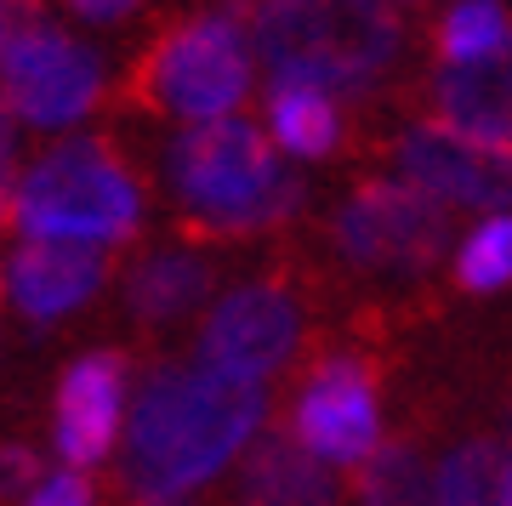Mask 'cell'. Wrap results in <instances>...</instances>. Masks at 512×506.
<instances>
[{
  "instance_id": "6da1fadb",
  "label": "cell",
  "mask_w": 512,
  "mask_h": 506,
  "mask_svg": "<svg viewBox=\"0 0 512 506\" xmlns=\"http://www.w3.org/2000/svg\"><path fill=\"white\" fill-rule=\"evenodd\" d=\"M262 381L228 376L217 364H160L148 370L126 416L120 484L131 501L183 506L222 467H234L262 433Z\"/></svg>"
},
{
  "instance_id": "7a4b0ae2",
  "label": "cell",
  "mask_w": 512,
  "mask_h": 506,
  "mask_svg": "<svg viewBox=\"0 0 512 506\" xmlns=\"http://www.w3.org/2000/svg\"><path fill=\"white\" fill-rule=\"evenodd\" d=\"M165 182L183 217L205 234H262L302 205V177L285 171L274 137L239 114L188 126L165 148Z\"/></svg>"
},
{
  "instance_id": "3957f363",
  "label": "cell",
  "mask_w": 512,
  "mask_h": 506,
  "mask_svg": "<svg viewBox=\"0 0 512 506\" xmlns=\"http://www.w3.org/2000/svg\"><path fill=\"white\" fill-rule=\"evenodd\" d=\"M251 46L274 80L359 97L399 57L393 0H251Z\"/></svg>"
},
{
  "instance_id": "277c9868",
  "label": "cell",
  "mask_w": 512,
  "mask_h": 506,
  "mask_svg": "<svg viewBox=\"0 0 512 506\" xmlns=\"http://www.w3.org/2000/svg\"><path fill=\"white\" fill-rule=\"evenodd\" d=\"M12 222L23 228V239L120 245L143 222V188L103 137H69L18 177Z\"/></svg>"
},
{
  "instance_id": "5b68a950",
  "label": "cell",
  "mask_w": 512,
  "mask_h": 506,
  "mask_svg": "<svg viewBox=\"0 0 512 506\" xmlns=\"http://www.w3.org/2000/svg\"><path fill=\"white\" fill-rule=\"evenodd\" d=\"M251 18L245 6H217L177 23L137 63V91L171 120H222L251 91Z\"/></svg>"
},
{
  "instance_id": "8992f818",
  "label": "cell",
  "mask_w": 512,
  "mask_h": 506,
  "mask_svg": "<svg viewBox=\"0 0 512 506\" xmlns=\"http://www.w3.org/2000/svg\"><path fill=\"white\" fill-rule=\"evenodd\" d=\"M336 251L370 273H427L450 251V205L410 177H376L342 199Z\"/></svg>"
},
{
  "instance_id": "52a82bcc",
  "label": "cell",
  "mask_w": 512,
  "mask_h": 506,
  "mask_svg": "<svg viewBox=\"0 0 512 506\" xmlns=\"http://www.w3.org/2000/svg\"><path fill=\"white\" fill-rule=\"evenodd\" d=\"M0 97L23 126H80L103 97V57L57 23H40L0 57Z\"/></svg>"
},
{
  "instance_id": "ba28073f",
  "label": "cell",
  "mask_w": 512,
  "mask_h": 506,
  "mask_svg": "<svg viewBox=\"0 0 512 506\" xmlns=\"http://www.w3.org/2000/svg\"><path fill=\"white\" fill-rule=\"evenodd\" d=\"M291 438L325 467H365L382 450V393L365 359L330 353L313 364L291 410Z\"/></svg>"
},
{
  "instance_id": "9c48e42d",
  "label": "cell",
  "mask_w": 512,
  "mask_h": 506,
  "mask_svg": "<svg viewBox=\"0 0 512 506\" xmlns=\"http://www.w3.org/2000/svg\"><path fill=\"white\" fill-rule=\"evenodd\" d=\"M399 177L444 199L450 211H507L512 205V148L484 143L473 131H456L444 120L410 126L399 137Z\"/></svg>"
},
{
  "instance_id": "30bf717a",
  "label": "cell",
  "mask_w": 512,
  "mask_h": 506,
  "mask_svg": "<svg viewBox=\"0 0 512 506\" xmlns=\"http://www.w3.org/2000/svg\"><path fill=\"white\" fill-rule=\"evenodd\" d=\"M302 342V308L296 296L274 279L256 285H234L200 325V359L228 370V376L262 381L285 370Z\"/></svg>"
},
{
  "instance_id": "8fae6325",
  "label": "cell",
  "mask_w": 512,
  "mask_h": 506,
  "mask_svg": "<svg viewBox=\"0 0 512 506\" xmlns=\"http://www.w3.org/2000/svg\"><path fill=\"white\" fill-rule=\"evenodd\" d=\"M126 421V359L97 347L63 370L52 404V444L63 455V467H103Z\"/></svg>"
},
{
  "instance_id": "7c38bea8",
  "label": "cell",
  "mask_w": 512,
  "mask_h": 506,
  "mask_svg": "<svg viewBox=\"0 0 512 506\" xmlns=\"http://www.w3.org/2000/svg\"><path fill=\"white\" fill-rule=\"evenodd\" d=\"M0 279H6V302L29 325H57L103 290L109 251L80 245V239H23L18 251L6 256Z\"/></svg>"
},
{
  "instance_id": "4fadbf2b",
  "label": "cell",
  "mask_w": 512,
  "mask_h": 506,
  "mask_svg": "<svg viewBox=\"0 0 512 506\" xmlns=\"http://www.w3.org/2000/svg\"><path fill=\"white\" fill-rule=\"evenodd\" d=\"M433 109L444 126L512 148V35L473 63H444L433 80Z\"/></svg>"
},
{
  "instance_id": "5bb4252c",
  "label": "cell",
  "mask_w": 512,
  "mask_h": 506,
  "mask_svg": "<svg viewBox=\"0 0 512 506\" xmlns=\"http://www.w3.org/2000/svg\"><path fill=\"white\" fill-rule=\"evenodd\" d=\"M239 506H336V478L291 433H268L245 450Z\"/></svg>"
},
{
  "instance_id": "9a60e30c",
  "label": "cell",
  "mask_w": 512,
  "mask_h": 506,
  "mask_svg": "<svg viewBox=\"0 0 512 506\" xmlns=\"http://www.w3.org/2000/svg\"><path fill=\"white\" fill-rule=\"evenodd\" d=\"M211 296V262L194 251H154L126 273V308L143 325H177Z\"/></svg>"
},
{
  "instance_id": "2e32d148",
  "label": "cell",
  "mask_w": 512,
  "mask_h": 506,
  "mask_svg": "<svg viewBox=\"0 0 512 506\" xmlns=\"http://www.w3.org/2000/svg\"><path fill=\"white\" fill-rule=\"evenodd\" d=\"M268 137L291 160H330L336 143H342L336 91L302 86V80H274V91H268Z\"/></svg>"
},
{
  "instance_id": "e0dca14e",
  "label": "cell",
  "mask_w": 512,
  "mask_h": 506,
  "mask_svg": "<svg viewBox=\"0 0 512 506\" xmlns=\"http://www.w3.org/2000/svg\"><path fill=\"white\" fill-rule=\"evenodd\" d=\"M359 506H439V472L416 444H382L359 467Z\"/></svg>"
},
{
  "instance_id": "ac0fdd59",
  "label": "cell",
  "mask_w": 512,
  "mask_h": 506,
  "mask_svg": "<svg viewBox=\"0 0 512 506\" xmlns=\"http://www.w3.org/2000/svg\"><path fill=\"white\" fill-rule=\"evenodd\" d=\"M456 279L473 296L512 285V211H490L456 251Z\"/></svg>"
},
{
  "instance_id": "d6986e66",
  "label": "cell",
  "mask_w": 512,
  "mask_h": 506,
  "mask_svg": "<svg viewBox=\"0 0 512 506\" xmlns=\"http://www.w3.org/2000/svg\"><path fill=\"white\" fill-rule=\"evenodd\" d=\"M512 35V18L501 0H456L439 23V57L444 63H473V57L495 52Z\"/></svg>"
},
{
  "instance_id": "ffe728a7",
  "label": "cell",
  "mask_w": 512,
  "mask_h": 506,
  "mask_svg": "<svg viewBox=\"0 0 512 506\" xmlns=\"http://www.w3.org/2000/svg\"><path fill=\"white\" fill-rule=\"evenodd\" d=\"M46 472H40V455L29 450V444H0V506L6 501H29V489L40 484Z\"/></svg>"
},
{
  "instance_id": "44dd1931",
  "label": "cell",
  "mask_w": 512,
  "mask_h": 506,
  "mask_svg": "<svg viewBox=\"0 0 512 506\" xmlns=\"http://www.w3.org/2000/svg\"><path fill=\"white\" fill-rule=\"evenodd\" d=\"M18 506H97V489L80 467H63V472H46L29 489V501H18Z\"/></svg>"
},
{
  "instance_id": "7402d4cb",
  "label": "cell",
  "mask_w": 512,
  "mask_h": 506,
  "mask_svg": "<svg viewBox=\"0 0 512 506\" xmlns=\"http://www.w3.org/2000/svg\"><path fill=\"white\" fill-rule=\"evenodd\" d=\"M40 0H0V57L12 52L29 29H40Z\"/></svg>"
},
{
  "instance_id": "603a6c76",
  "label": "cell",
  "mask_w": 512,
  "mask_h": 506,
  "mask_svg": "<svg viewBox=\"0 0 512 506\" xmlns=\"http://www.w3.org/2000/svg\"><path fill=\"white\" fill-rule=\"evenodd\" d=\"M74 18H86V23H120V18H131L143 0H63Z\"/></svg>"
},
{
  "instance_id": "cb8c5ba5",
  "label": "cell",
  "mask_w": 512,
  "mask_h": 506,
  "mask_svg": "<svg viewBox=\"0 0 512 506\" xmlns=\"http://www.w3.org/2000/svg\"><path fill=\"white\" fill-rule=\"evenodd\" d=\"M12 143H18V114H12L6 97H0V177L12 171Z\"/></svg>"
},
{
  "instance_id": "d4e9b609",
  "label": "cell",
  "mask_w": 512,
  "mask_h": 506,
  "mask_svg": "<svg viewBox=\"0 0 512 506\" xmlns=\"http://www.w3.org/2000/svg\"><path fill=\"white\" fill-rule=\"evenodd\" d=\"M495 506H512V450L501 461V484H495Z\"/></svg>"
},
{
  "instance_id": "484cf974",
  "label": "cell",
  "mask_w": 512,
  "mask_h": 506,
  "mask_svg": "<svg viewBox=\"0 0 512 506\" xmlns=\"http://www.w3.org/2000/svg\"><path fill=\"white\" fill-rule=\"evenodd\" d=\"M6 217H12V188H6V177H0V228H6Z\"/></svg>"
},
{
  "instance_id": "4316f807",
  "label": "cell",
  "mask_w": 512,
  "mask_h": 506,
  "mask_svg": "<svg viewBox=\"0 0 512 506\" xmlns=\"http://www.w3.org/2000/svg\"><path fill=\"white\" fill-rule=\"evenodd\" d=\"M0 290H6V279H0Z\"/></svg>"
}]
</instances>
